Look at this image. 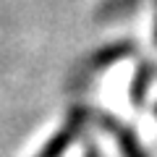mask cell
I'll list each match as a JSON object with an SVG mask.
<instances>
[{"instance_id":"cell-1","label":"cell","mask_w":157,"mask_h":157,"mask_svg":"<svg viewBox=\"0 0 157 157\" xmlns=\"http://www.w3.org/2000/svg\"><path fill=\"white\" fill-rule=\"evenodd\" d=\"M131 55H136V42L134 39H115V42H107V45L97 47L94 52H89V55L71 71L66 92H84L97 73H102L105 68H110L113 63L126 60V58H131Z\"/></svg>"},{"instance_id":"cell-2","label":"cell","mask_w":157,"mask_h":157,"mask_svg":"<svg viewBox=\"0 0 157 157\" xmlns=\"http://www.w3.org/2000/svg\"><path fill=\"white\" fill-rule=\"evenodd\" d=\"M92 113L94 110L86 107V105H71L68 113H66V121H63V128L47 139V144L39 149L37 157H63L68 152V147L84 134V128L89 126Z\"/></svg>"},{"instance_id":"cell-3","label":"cell","mask_w":157,"mask_h":157,"mask_svg":"<svg viewBox=\"0 0 157 157\" xmlns=\"http://www.w3.org/2000/svg\"><path fill=\"white\" fill-rule=\"evenodd\" d=\"M92 121H94L97 128H102L105 134H110L115 139V144H118V149H121L123 157H149L144 144H141V139H139V134L131 126H126L121 118L110 115L105 110H94L92 113Z\"/></svg>"},{"instance_id":"cell-4","label":"cell","mask_w":157,"mask_h":157,"mask_svg":"<svg viewBox=\"0 0 157 157\" xmlns=\"http://www.w3.org/2000/svg\"><path fill=\"white\" fill-rule=\"evenodd\" d=\"M157 76V66L149 60V58H141L136 63V71H134V78H131V89H128V97L134 102V107H141L147 100V92H149L152 81Z\"/></svg>"},{"instance_id":"cell-5","label":"cell","mask_w":157,"mask_h":157,"mask_svg":"<svg viewBox=\"0 0 157 157\" xmlns=\"http://www.w3.org/2000/svg\"><path fill=\"white\" fill-rule=\"evenodd\" d=\"M139 6H141V0H102V6L97 8L94 16L100 24H107L118 16H126V13L136 11Z\"/></svg>"},{"instance_id":"cell-6","label":"cell","mask_w":157,"mask_h":157,"mask_svg":"<svg viewBox=\"0 0 157 157\" xmlns=\"http://www.w3.org/2000/svg\"><path fill=\"white\" fill-rule=\"evenodd\" d=\"M84 157H102V152L97 149L94 144H86V147H84Z\"/></svg>"},{"instance_id":"cell-7","label":"cell","mask_w":157,"mask_h":157,"mask_svg":"<svg viewBox=\"0 0 157 157\" xmlns=\"http://www.w3.org/2000/svg\"><path fill=\"white\" fill-rule=\"evenodd\" d=\"M152 37H155V47H157V0H155V29H152Z\"/></svg>"},{"instance_id":"cell-8","label":"cell","mask_w":157,"mask_h":157,"mask_svg":"<svg viewBox=\"0 0 157 157\" xmlns=\"http://www.w3.org/2000/svg\"><path fill=\"white\" fill-rule=\"evenodd\" d=\"M155 115H157V105H155Z\"/></svg>"}]
</instances>
